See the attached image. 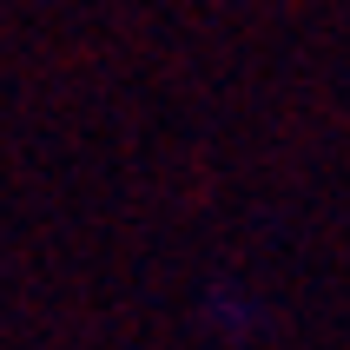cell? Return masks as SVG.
Masks as SVG:
<instances>
[{"mask_svg": "<svg viewBox=\"0 0 350 350\" xmlns=\"http://www.w3.org/2000/svg\"><path fill=\"white\" fill-rule=\"evenodd\" d=\"M198 317H205V331H212L218 344H245V337L265 324L258 297H245L238 284H212V291L198 297Z\"/></svg>", "mask_w": 350, "mask_h": 350, "instance_id": "1", "label": "cell"}]
</instances>
